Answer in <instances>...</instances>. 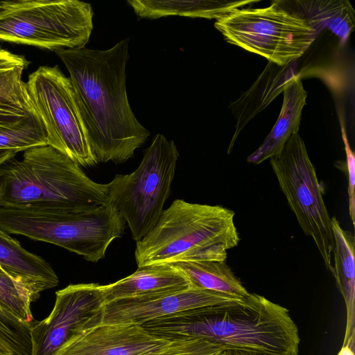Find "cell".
I'll list each match as a JSON object with an SVG mask.
<instances>
[{"label":"cell","instance_id":"obj_1","mask_svg":"<svg viewBox=\"0 0 355 355\" xmlns=\"http://www.w3.org/2000/svg\"><path fill=\"white\" fill-rule=\"evenodd\" d=\"M129 38L106 50L86 46L55 51L69 74L97 163L133 157L150 136L133 114L126 91Z\"/></svg>","mask_w":355,"mask_h":355},{"label":"cell","instance_id":"obj_2","mask_svg":"<svg viewBox=\"0 0 355 355\" xmlns=\"http://www.w3.org/2000/svg\"><path fill=\"white\" fill-rule=\"evenodd\" d=\"M167 340L202 339L226 350L298 355V328L289 311L263 296L184 311L142 325Z\"/></svg>","mask_w":355,"mask_h":355},{"label":"cell","instance_id":"obj_3","mask_svg":"<svg viewBox=\"0 0 355 355\" xmlns=\"http://www.w3.org/2000/svg\"><path fill=\"white\" fill-rule=\"evenodd\" d=\"M107 203V185L89 179L49 146L23 151L0 166V206L85 211Z\"/></svg>","mask_w":355,"mask_h":355},{"label":"cell","instance_id":"obj_4","mask_svg":"<svg viewBox=\"0 0 355 355\" xmlns=\"http://www.w3.org/2000/svg\"><path fill=\"white\" fill-rule=\"evenodd\" d=\"M235 213L219 205L174 200L136 243L138 267L183 261H225L240 241Z\"/></svg>","mask_w":355,"mask_h":355},{"label":"cell","instance_id":"obj_5","mask_svg":"<svg viewBox=\"0 0 355 355\" xmlns=\"http://www.w3.org/2000/svg\"><path fill=\"white\" fill-rule=\"evenodd\" d=\"M125 227L124 219L107 203L85 211L0 206V229L8 234L56 245L92 263L105 257Z\"/></svg>","mask_w":355,"mask_h":355},{"label":"cell","instance_id":"obj_6","mask_svg":"<svg viewBox=\"0 0 355 355\" xmlns=\"http://www.w3.org/2000/svg\"><path fill=\"white\" fill-rule=\"evenodd\" d=\"M90 3L78 0L0 1V41L50 51L85 46L93 30Z\"/></svg>","mask_w":355,"mask_h":355},{"label":"cell","instance_id":"obj_7","mask_svg":"<svg viewBox=\"0 0 355 355\" xmlns=\"http://www.w3.org/2000/svg\"><path fill=\"white\" fill-rule=\"evenodd\" d=\"M179 153L173 140L157 134L132 173L116 174L107 185V204L138 242L155 225L169 196Z\"/></svg>","mask_w":355,"mask_h":355},{"label":"cell","instance_id":"obj_8","mask_svg":"<svg viewBox=\"0 0 355 355\" xmlns=\"http://www.w3.org/2000/svg\"><path fill=\"white\" fill-rule=\"evenodd\" d=\"M214 26L227 42L280 66L295 62L318 35L277 1L265 8L235 9L216 19Z\"/></svg>","mask_w":355,"mask_h":355},{"label":"cell","instance_id":"obj_9","mask_svg":"<svg viewBox=\"0 0 355 355\" xmlns=\"http://www.w3.org/2000/svg\"><path fill=\"white\" fill-rule=\"evenodd\" d=\"M270 163L298 224L313 239L326 268L334 275L331 218L315 168L299 132L291 136L282 150L270 158Z\"/></svg>","mask_w":355,"mask_h":355},{"label":"cell","instance_id":"obj_10","mask_svg":"<svg viewBox=\"0 0 355 355\" xmlns=\"http://www.w3.org/2000/svg\"><path fill=\"white\" fill-rule=\"evenodd\" d=\"M26 83L44 125L48 145L80 166L96 164L69 78L58 65L40 66L28 76Z\"/></svg>","mask_w":355,"mask_h":355},{"label":"cell","instance_id":"obj_11","mask_svg":"<svg viewBox=\"0 0 355 355\" xmlns=\"http://www.w3.org/2000/svg\"><path fill=\"white\" fill-rule=\"evenodd\" d=\"M104 303L103 285L98 284L58 291L49 316L31 324L32 355H54L71 338L96 326Z\"/></svg>","mask_w":355,"mask_h":355},{"label":"cell","instance_id":"obj_12","mask_svg":"<svg viewBox=\"0 0 355 355\" xmlns=\"http://www.w3.org/2000/svg\"><path fill=\"white\" fill-rule=\"evenodd\" d=\"M243 300L190 286L183 291L162 295L123 299L106 303L101 309L96 325L142 326L146 322L184 311Z\"/></svg>","mask_w":355,"mask_h":355},{"label":"cell","instance_id":"obj_13","mask_svg":"<svg viewBox=\"0 0 355 355\" xmlns=\"http://www.w3.org/2000/svg\"><path fill=\"white\" fill-rule=\"evenodd\" d=\"M169 341L139 325L100 324L71 338L54 355H142Z\"/></svg>","mask_w":355,"mask_h":355},{"label":"cell","instance_id":"obj_14","mask_svg":"<svg viewBox=\"0 0 355 355\" xmlns=\"http://www.w3.org/2000/svg\"><path fill=\"white\" fill-rule=\"evenodd\" d=\"M190 287L185 275L171 264L138 267L128 277L103 286L104 304L112 301L144 298L185 290Z\"/></svg>","mask_w":355,"mask_h":355},{"label":"cell","instance_id":"obj_15","mask_svg":"<svg viewBox=\"0 0 355 355\" xmlns=\"http://www.w3.org/2000/svg\"><path fill=\"white\" fill-rule=\"evenodd\" d=\"M0 267L28 291L33 301L42 291L57 286L59 282L55 272L46 260L25 250L17 240L1 229Z\"/></svg>","mask_w":355,"mask_h":355},{"label":"cell","instance_id":"obj_16","mask_svg":"<svg viewBox=\"0 0 355 355\" xmlns=\"http://www.w3.org/2000/svg\"><path fill=\"white\" fill-rule=\"evenodd\" d=\"M297 74L296 61L284 66L268 62L250 89L230 105L236 123L228 153L247 123L283 92L286 84Z\"/></svg>","mask_w":355,"mask_h":355},{"label":"cell","instance_id":"obj_17","mask_svg":"<svg viewBox=\"0 0 355 355\" xmlns=\"http://www.w3.org/2000/svg\"><path fill=\"white\" fill-rule=\"evenodd\" d=\"M284 100L278 119L262 144L250 156L248 162L259 164L278 154L291 135L297 133L307 93L298 74L293 76L283 91Z\"/></svg>","mask_w":355,"mask_h":355},{"label":"cell","instance_id":"obj_18","mask_svg":"<svg viewBox=\"0 0 355 355\" xmlns=\"http://www.w3.org/2000/svg\"><path fill=\"white\" fill-rule=\"evenodd\" d=\"M29 61L0 47V123L37 114L22 80Z\"/></svg>","mask_w":355,"mask_h":355},{"label":"cell","instance_id":"obj_19","mask_svg":"<svg viewBox=\"0 0 355 355\" xmlns=\"http://www.w3.org/2000/svg\"><path fill=\"white\" fill-rule=\"evenodd\" d=\"M334 246V276L346 306L347 321L343 345L355 348V267L354 236L331 218Z\"/></svg>","mask_w":355,"mask_h":355},{"label":"cell","instance_id":"obj_20","mask_svg":"<svg viewBox=\"0 0 355 355\" xmlns=\"http://www.w3.org/2000/svg\"><path fill=\"white\" fill-rule=\"evenodd\" d=\"M258 1L129 0L128 4L140 18L168 16L218 19L231 11Z\"/></svg>","mask_w":355,"mask_h":355},{"label":"cell","instance_id":"obj_21","mask_svg":"<svg viewBox=\"0 0 355 355\" xmlns=\"http://www.w3.org/2000/svg\"><path fill=\"white\" fill-rule=\"evenodd\" d=\"M288 10L306 21L319 34L329 30L345 44L355 27V11L347 0H311L291 1Z\"/></svg>","mask_w":355,"mask_h":355},{"label":"cell","instance_id":"obj_22","mask_svg":"<svg viewBox=\"0 0 355 355\" xmlns=\"http://www.w3.org/2000/svg\"><path fill=\"white\" fill-rule=\"evenodd\" d=\"M171 265L185 275L190 286L239 299L250 294L225 261H183Z\"/></svg>","mask_w":355,"mask_h":355},{"label":"cell","instance_id":"obj_23","mask_svg":"<svg viewBox=\"0 0 355 355\" xmlns=\"http://www.w3.org/2000/svg\"><path fill=\"white\" fill-rule=\"evenodd\" d=\"M44 145H48L47 135L38 114L0 123V150L23 152Z\"/></svg>","mask_w":355,"mask_h":355},{"label":"cell","instance_id":"obj_24","mask_svg":"<svg viewBox=\"0 0 355 355\" xmlns=\"http://www.w3.org/2000/svg\"><path fill=\"white\" fill-rule=\"evenodd\" d=\"M0 303V339L13 355H32L31 327Z\"/></svg>","mask_w":355,"mask_h":355},{"label":"cell","instance_id":"obj_25","mask_svg":"<svg viewBox=\"0 0 355 355\" xmlns=\"http://www.w3.org/2000/svg\"><path fill=\"white\" fill-rule=\"evenodd\" d=\"M33 300L28 291L19 283L0 270V303L23 322H34L31 311Z\"/></svg>","mask_w":355,"mask_h":355},{"label":"cell","instance_id":"obj_26","mask_svg":"<svg viewBox=\"0 0 355 355\" xmlns=\"http://www.w3.org/2000/svg\"><path fill=\"white\" fill-rule=\"evenodd\" d=\"M224 349L202 339H178L170 340L156 350L142 355H221Z\"/></svg>","mask_w":355,"mask_h":355},{"label":"cell","instance_id":"obj_27","mask_svg":"<svg viewBox=\"0 0 355 355\" xmlns=\"http://www.w3.org/2000/svg\"><path fill=\"white\" fill-rule=\"evenodd\" d=\"M342 136L345 144L347 157V170L348 173V198L349 211L353 225L355 224V158L354 153L348 144L345 129L342 125Z\"/></svg>","mask_w":355,"mask_h":355},{"label":"cell","instance_id":"obj_28","mask_svg":"<svg viewBox=\"0 0 355 355\" xmlns=\"http://www.w3.org/2000/svg\"><path fill=\"white\" fill-rule=\"evenodd\" d=\"M18 153L16 150H0V166L8 159L16 156Z\"/></svg>","mask_w":355,"mask_h":355},{"label":"cell","instance_id":"obj_29","mask_svg":"<svg viewBox=\"0 0 355 355\" xmlns=\"http://www.w3.org/2000/svg\"><path fill=\"white\" fill-rule=\"evenodd\" d=\"M337 355H354V349L349 345H343Z\"/></svg>","mask_w":355,"mask_h":355},{"label":"cell","instance_id":"obj_30","mask_svg":"<svg viewBox=\"0 0 355 355\" xmlns=\"http://www.w3.org/2000/svg\"><path fill=\"white\" fill-rule=\"evenodd\" d=\"M0 355H13L9 347L0 339Z\"/></svg>","mask_w":355,"mask_h":355},{"label":"cell","instance_id":"obj_31","mask_svg":"<svg viewBox=\"0 0 355 355\" xmlns=\"http://www.w3.org/2000/svg\"><path fill=\"white\" fill-rule=\"evenodd\" d=\"M222 355H257V354L247 352L239 351V350H226L223 352Z\"/></svg>","mask_w":355,"mask_h":355},{"label":"cell","instance_id":"obj_32","mask_svg":"<svg viewBox=\"0 0 355 355\" xmlns=\"http://www.w3.org/2000/svg\"><path fill=\"white\" fill-rule=\"evenodd\" d=\"M0 270H1V271H2V270H1V267H0ZM2 272H3V271H2Z\"/></svg>","mask_w":355,"mask_h":355},{"label":"cell","instance_id":"obj_33","mask_svg":"<svg viewBox=\"0 0 355 355\" xmlns=\"http://www.w3.org/2000/svg\"><path fill=\"white\" fill-rule=\"evenodd\" d=\"M222 355V354H221Z\"/></svg>","mask_w":355,"mask_h":355}]
</instances>
